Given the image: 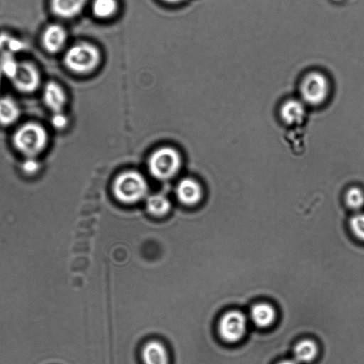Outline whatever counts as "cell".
I'll use <instances>...</instances> for the list:
<instances>
[{"label":"cell","mask_w":364,"mask_h":364,"mask_svg":"<svg viewBox=\"0 0 364 364\" xmlns=\"http://www.w3.org/2000/svg\"><path fill=\"white\" fill-rule=\"evenodd\" d=\"M48 140V133L43 126L33 122L21 125L12 137L14 147L25 157L36 158L46 147Z\"/></svg>","instance_id":"obj_1"},{"label":"cell","mask_w":364,"mask_h":364,"mask_svg":"<svg viewBox=\"0 0 364 364\" xmlns=\"http://www.w3.org/2000/svg\"><path fill=\"white\" fill-rule=\"evenodd\" d=\"M250 318L259 328H267L275 321L276 311L274 308L265 302L257 303L250 310Z\"/></svg>","instance_id":"obj_13"},{"label":"cell","mask_w":364,"mask_h":364,"mask_svg":"<svg viewBox=\"0 0 364 364\" xmlns=\"http://www.w3.org/2000/svg\"><path fill=\"white\" fill-rule=\"evenodd\" d=\"M21 166L25 173L31 174L37 171L39 164L36 157H26Z\"/></svg>","instance_id":"obj_23"},{"label":"cell","mask_w":364,"mask_h":364,"mask_svg":"<svg viewBox=\"0 0 364 364\" xmlns=\"http://www.w3.org/2000/svg\"><path fill=\"white\" fill-rule=\"evenodd\" d=\"M68 34L63 26L58 23H50L43 30L41 35V45L48 53L60 52L65 46Z\"/></svg>","instance_id":"obj_9"},{"label":"cell","mask_w":364,"mask_h":364,"mask_svg":"<svg viewBox=\"0 0 364 364\" xmlns=\"http://www.w3.org/2000/svg\"><path fill=\"white\" fill-rule=\"evenodd\" d=\"M87 0H50L51 12L60 18L77 16L84 9Z\"/></svg>","instance_id":"obj_11"},{"label":"cell","mask_w":364,"mask_h":364,"mask_svg":"<svg viewBox=\"0 0 364 364\" xmlns=\"http://www.w3.org/2000/svg\"><path fill=\"white\" fill-rule=\"evenodd\" d=\"M1 77H2V75H1V72H0V85H1Z\"/></svg>","instance_id":"obj_27"},{"label":"cell","mask_w":364,"mask_h":364,"mask_svg":"<svg viewBox=\"0 0 364 364\" xmlns=\"http://www.w3.org/2000/svg\"><path fill=\"white\" fill-rule=\"evenodd\" d=\"M144 364H168V355L164 346L156 341L147 343L142 350Z\"/></svg>","instance_id":"obj_14"},{"label":"cell","mask_w":364,"mask_h":364,"mask_svg":"<svg viewBox=\"0 0 364 364\" xmlns=\"http://www.w3.org/2000/svg\"><path fill=\"white\" fill-rule=\"evenodd\" d=\"M349 228L354 236L364 242V213L355 212L349 219Z\"/></svg>","instance_id":"obj_22"},{"label":"cell","mask_w":364,"mask_h":364,"mask_svg":"<svg viewBox=\"0 0 364 364\" xmlns=\"http://www.w3.org/2000/svg\"><path fill=\"white\" fill-rule=\"evenodd\" d=\"M146 205L148 211L157 216L166 214L171 206L169 200L162 194H154L149 196Z\"/></svg>","instance_id":"obj_19"},{"label":"cell","mask_w":364,"mask_h":364,"mask_svg":"<svg viewBox=\"0 0 364 364\" xmlns=\"http://www.w3.org/2000/svg\"><path fill=\"white\" fill-rule=\"evenodd\" d=\"M100 59V52L95 46L82 42L71 46L65 51L63 63L70 71L85 74L93 70Z\"/></svg>","instance_id":"obj_2"},{"label":"cell","mask_w":364,"mask_h":364,"mask_svg":"<svg viewBox=\"0 0 364 364\" xmlns=\"http://www.w3.org/2000/svg\"><path fill=\"white\" fill-rule=\"evenodd\" d=\"M343 200L350 210L359 212L364 206V191L358 186H350L345 191Z\"/></svg>","instance_id":"obj_18"},{"label":"cell","mask_w":364,"mask_h":364,"mask_svg":"<svg viewBox=\"0 0 364 364\" xmlns=\"http://www.w3.org/2000/svg\"><path fill=\"white\" fill-rule=\"evenodd\" d=\"M299 92V98L307 107H319L323 105L329 97L330 82L324 74L312 71L301 80Z\"/></svg>","instance_id":"obj_3"},{"label":"cell","mask_w":364,"mask_h":364,"mask_svg":"<svg viewBox=\"0 0 364 364\" xmlns=\"http://www.w3.org/2000/svg\"><path fill=\"white\" fill-rule=\"evenodd\" d=\"M117 8L116 0H93L92 3V13L100 18L112 16L115 13Z\"/></svg>","instance_id":"obj_20"},{"label":"cell","mask_w":364,"mask_h":364,"mask_svg":"<svg viewBox=\"0 0 364 364\" xmlns=\"http://www.w3.org/2000/svg\"><path fill=\"white\" fill-rule=\"evenodd\" d=\"M145 178L136 171H126L119 175L113 184L115 196L124 203H134L143 198L147 193Z\"/></svg>","instance_id":"obj_4"},{"label":"cell","mask_w":364,"mask_h":364,"mask_svg":"<svg viewBox=\"0 0 364 364\" xmlns=\"http://www.w3.org/2000/svg\"><path fill=\"white\" fill-rule=\"evenodd\" d=\"M307 106L298 97L285 100L280 105L279 115L281 121L287 126L301 124L306 118Z\"/></svg>","instance_id":"obj_8"},{"label":"cell","mask_w":364,"mask_h":364,"mask_svg":"<svg viewBox=\"0 0 364 364\" xmlns=\"http://www.w3.org/2000/svg\"><path fill=\"white\" fill-rule=\"evenodd\" d=\"M181 166L179 154L173 148L162 147L155 151L149 158V168L151 173L159 179H168L173 176Z\"/></svg>","instance_id":"obj_5"},{"label":"cell","mask_w":364,"mask_h":364,"mask_svg":"<svg viewBox=\"0 0 364 364\" xmlns=\"http://www.w3.org/2000/svg\"><path fill=\"white\" fill-rule=\"evenodd\" d=\"M26 45L23 39L8 32L0 33V55L15 56L25 50Z\"/></svg>","instance_id":"obj_17"},{"label":"cell","mask_w":364,"mask_h":364,"mask_svg":"<svg viewBox=\"0 0 364 364\" xmlns=\"http://www.w3.org/2000/svg\"><path fill=\"white\" fill-rule=\"evenodd\" d=\"M43 100L53 114L63 112L66 103V95L58 83L50 81L43 87Z\"/></svg>","instance_id":"obj_10"},{"label":"cell","mask_w":364,"mask_h":364,"mask_svg":"<svg viewBox=\"0 0 364 364\" xmlns=\"http://www.w3.org/2000/svg\"><path fill=\"white\" fill-rule=\"evenodd\" d=\"M18 63L14 55H1L0 72L2 76L11 80L16 73Z\"/></svg>","instance_id":"obj_21"},{"label":"cell","mask_w":364,"mask_h":364,"mask_svg":"<svg viewBox=\"0 0 364 364\" xmlns=\"http://www.w3.org/2000/svg\"><path fill=\"white\" fill-rule=\"evenodd\" d=\"M176 195L181 202L186 205H193L199 201L202 189L198 182L191 178L181 180L176 188Z\"/></svg>","instance_id":"obj_12"},{"label":"cell","mask_w":364,"mask_h":364,"mask_svg":"<svg viewBox=\"0 0 364 364\" xmlns=\"http://www.w3.org/2000/svg\"><path fill=\"white\" fill-rule=\"evenodd\" d=\"M247 320L245 314L237 310L226 312L218 323V331L221 338L228 343H236L245 336Z\"/></svg>","instance_id":"obj_6"},{"label":"cell","mask_w":364,"mask_h":364,"mask_svg":"<svg viewBox=\"0 0 364 364\" xmlns=\"http://www.w3.org/2000/svg\"><path fill=\"white\" fill-rule=\"evenodd\" d=\"M277 364H299L294 359L291 360H284Z\"/></svg>","instance_id":"obj_25"},{"label":"cell","mask_w":364,"mask_h":364,"mask_svg":"<svg viewBox=\"0 0 364 364\" xmlns=\"http://www.w3.org/2000/svg\"><path fill=\"white\" fill-rule=\"evenodd\" d=\"M318 346L311 339H303L299 341L294 348V360L299 364L312 362L318 354Z\"/></svg>","instance_id":"obj_15"},{"label":"cell","mask_w":364,"mask_h":364,"mask_svg":"<svg viewBox=\"0 0 364 364\" xmlns=\"http://www.w3.org/2000/svg\"><path fill=\"white\" fill-rule=\"evenodd\" d=\"M20 116V108L11 97H0V124L9 126L16 122Z\"/></svg>","instance_id":"obj_16"},{"label":"cell","mask_w":364,"mask_h":364,"mask_svg":"<svg viewBox=\"0 0 364 364\" xmlns=\"http://www.w3.org/2000/svg\"><path fill=\"white\" fill-rule=\"evenodd\" d=\"M10 80L18 91L31 93L38 89L41 78L35 64L29 61H19L16 73Z\"/></svg>","instance_id":"obj_7"},{"label":"cell","mask_w":364,"mask_h":364,"mask_svg":"<svg viewBox=\"0 0 364 364\" xmlns=\"http://www.w3.org/2000/svg\"><path fill=\"white\" fill-rule=\"evenodd\" d=\"M164 1L166 2H168V3H178V2H180L182 0H164Z\"/></svg>","instance_id":"obj_26"},{"label":"cell","mask_w":364,"mask_h":364,"mask_svg":"<svg viewBox=\"0 0 364 364\" xmlns=\"http://www.w3.org/2000/svg\"><path fill=\"white\" fill-rule=\"evenodd\" d=\"M51 123L53 127L60 129L66 126L68 119L63 112L53 114Z\"/></svg>","instance_id":"obj_24"}]
</instances>
